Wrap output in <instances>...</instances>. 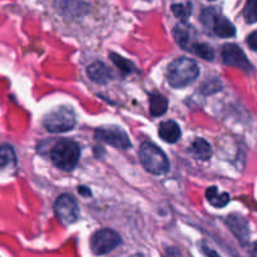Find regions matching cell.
<instances>
[{"label": "cell", "mask_w": 257, "mask_h": 257, "mask_svg": "<svg viewBox=\"0 0 257 257\" xmlns=\"http://www.w3.org/2000/svg\"><path fill=\"white\" fill-rule=\"evenodd\" d=\"M50 22L69 37H90L105 25L108 0H44Z\"/></svg>", "instance_id": "6da1fadb"}, {"label": "cell", "mask_w": 257, "mask_h": 257, "mask_svg": "<svg viewBox=\"0 0 257 257\" xmlns=\"http://www.w3.org/2000/svg\"><path fill=\"white\" fill-rule=\"evenodd\" d=\"M200 74V67L190 58L181 57L172 60L167 68V80L171 87L185 88L192 84Z\"/></svg>", "instance_id": "7a4b0ae2"}, {"label": "cell", "mask_w": 257, "mask_h": 257, "mask_svg": "<svg viewBox=\"0 0 257 257\" xmlns=\"http://www.w3.org/2000/svg\"><path fill=\"white\" fill-rule=\"evenodd\" d=\"M80 148L77 142L70 140H62L53 147L50 152V161L59 170L70 172L78 165Z\"/></svg>", "instance_id": "3957f363"}, {"label": "cell", "mask_w": 257, "mask_h": 257, "mask_svg": "<svg viewBox=\"0 0 257 257\" xmlns=\"http://www.w3.org/2000/svg\"><path fill=\"white\" fill-rule=\"evenodd\" d=\"M138 156L146 171L152 175H163L170 170V162L166 153L152 142H143Z\"/></svg>", "instance_id": "277c9868"}, {"label": "cell", "mask_w": 257, "mask_h": 257, "mask_svg": "<svg viewBox=\"0 0 257 257\" xmlns=\"http://www.w3.org/2000/svg\"><path fill=\"white\" fill-rule=\"evenodd\" d=\"M43 125L52 133H64L75 125V114L72 108L59 107L48 113L43 119Z\"/></svg>", "instance_id": "5b68a950"}, {"label": "cell", "mask_w": 257, "mask_h": 257, "mask_svg": "<svg viewBox=\"0 0 257 257\" xmlns=\"http://www.w3.org/2000/svg\"><path fill=\"white\" fill-rule=\"evenodd\" d=\"M120 242V236L115 231L110 228H102L90 237V250L94 255L102 256L118 247Z\"/></svg>", "instance_id": "8992f818"}, {"label": "cell", "mask_w": 257, "mask_h": 257, "mask_svg": "<svg viewBox=\"0 0 257 257\" xmlns=\"http://www.w3.org/2000/svg\"><path fill=\"white\" fill-rule=\"evenodd\" d=\"M54 212L58 220L63 225H72L78 220L79 216V207L73 198V196L63 193L57 198L54 203Z\"/></svg>", "instance_id": "52a82bcc"}, {"label": "cell", "mask_w": 257, "mask_h": 257, "mask_svg": "<svg viewBox=\"0 0 257 257\" xmlns=\"http://www.w3.org/2000/svg\"><path fill=\"white\" fill-rule=\"evenodd\" d=\"M94 137L97 141L108 143L113 147L120 148V150H128L132 146L127 133L120 127H115V125L98 128L94 133Z\"/></svg>", "instance_id": "ba28073f"}, {"label": "cell", "mask_w": 257, "mask_h": 257, "mask_svg": "<svg viewBox=\"0 0 257 257\" xmlns=\"http://www.w3.org/2000/svg\"><path fill=\"white\" fill-rule=\"evenodd\" d=\"M222 59L223 62H225V64L230 65V67L238 68V69H242L243 72L246 73L251 72V70L253 69L252 64H251L250 60L247 59L245 53H243L242 49L236 44L223 45Z\"/></svg>", "instance_id": "9c48e42d"}, {"label": "cell", "mask_w": 257, "mask_h": 257, "mask_svg": "<svg viewBox=\"0 0 257 257\" xmlns=\"http://www.w3.org/2000/svg\"><path fill=\"white\" fill-rule=\"evenodd\" d=\"M226 223L230 227L231 232L241 241V243H246L250 237V230H248V223L245 217L240 215H230L226 220Z\"/></svg>", "instance_id": "30bf717a"}, {"label": "cell", "mask_w": 257, "mask_h": 257, "mask_svg": "<svg viewBox=\"0 0 257 257\" xmlns=\"http://www.w3.org/2000/svg\"><path fill=\"white\" fill-rule=\"evenodd\" d=\"M87 74L90 80L98 83V84H105L113 79V72L110 70V68H108L104 63L99 62V60L93 62L87 68Z\"/></svg>", "instance_id": "8fae6325"}, {"label": "cell", "mask_w": 257, "mask_h": 257, "mask_svg": "<svg viewBox=\"0 0 257 257\" xmlns=\"http://www.w3.org/2000/svg\"><path fill=\"white\" fill-rule=\"evenodd\" d=\"M210 28L220 38H231L236 34L235 25L227 18H225L223 15H220L218 13L216 14L215 19L212 20V24H211Z\"/></svg>", "instance_id": "7c38bea8"}, {"label": "cell", "mask_w": 257, "mask_h": 257, "mask_svg": "<svg viewBox=\"0 0 257 257\" xmlns=\"http://www.w3.org/2000/svg\"><path fill=\"white\" fill-rule=\"evenodd\" d=\"M158 135L165 142L176 143L181 138V128L175 120H167L160 124Z\"/></svg>", "instance_id": "4fadbf2b"}, {"label": "cell", "mask_w": 257, "mask_h": 257, "mask_svg": "<svg viewBox=\"0 0 257 257\" xmlns=\"http://www.w3.org/2000/svg\"><path fill=\"white\" fill-rule=\"evenodd\" d=\"M173 37H175L176 42L178 43L181 48L186 50H192V47L195 43H192L190 35V28L186 24H178L173 29Z\"/></svg>", "instance_id": "5bb4252c"}, {"label": "cell", "mask_w": 257, "mask_h": 257, "mask_svg": "<svg viewBox=\"0 0 257 257\" xmlns=\"http://www.w3.org/2000/svg\"><path fill=\"white\" fill-rule=\"evenodd\" d=\"M168 100L160 93H152L150 95V110L153 117H161L167 112Z\"/></svg>", "instance_id": "9a60e30c"}, {"label": "cell", "mask_w": 257, "mask_h": 257, "mask_svg": "<svg viewBox=\"0 0 257 257\" xmlns=\"http://www.w3.org/2000/svg\"><path fill=\"white\" fill-rule=\"evenodd\" d=\"M206 198H207V201L213 207L217 208L225 207L230 202V195L226 192H220L216 186L207 188V191H206Z\"/></svg>", "instance_id": "2e32d148"}, {"label": "cell", "mask_w": 257, "mask_h": 257, "mask_svg": "<svg viewBox=\"0 0 257 257\" xmlns=\"http://www.w3.org/2000/svg\"><path fill=\"white\" fill-rule=\"evenodd\" d=\"M191 152L198 160L208 161L212 156V148L207 141H205L203 138H197L191 146Z\"/></svg>", "instance_id": "e0dca14e"}, {"label": "cell", "mask_w": 257, "mask_h": 257, "mask_svg": "<svg viewBox=\"0 0 257 257\" xmlns=\"http://www.w3.org/2000/svg\"><path fill=\"white\" fill-rule=\"evenodd\" d=\"M191 52H193L195 54H197L198 57L205 60L215 59V52H213V49L208 44H205V43H195Z\"/></svg>", "instance_id": "ac0fdd59"}, {"label": "cell", "mask_w": 257, "mask_h": 257, "mask_svg": "<svg viewBox=\"0 0 257 257\" xmlns=\"http://www.w3.org/2000/svg\"><path fill=\"white\" fill-rule=\"evenodd\" d=\"M110 59H112V62L114 63V64L117 65V68H119V70H122L124 74H130V73H132L133 70L136 69L135 64H133L131 60L124 59V58L115 54V53H110Z\"/></svg>", "instance_id": "d6986e66"}, {"label": "cell", "mask_w": 257, "mask_h": 257, "mask_svg": "<svg viewBox=\"0 0 257 257\" xmlns=\"http://www.w3.org/2000/svg\"><path fill=\"white\" fill-rule=\"evenodd\" d=\"M243 17L248 24L257 23V0H247L243 9Z\"/></svg>", "instance_id": "ffe728a7"}, {"label": "cell", "mask_w": 257, "mask_h": 257, "mask_svg": "<svg viewBox=\"0 0 257 257\" xmlns=\"http://www.w3.org/2000/svg\"><path fill=\"white\" fill-rule=\"evenodd\" d=\"M171 9H172V13L175 14L176 18L187 20L190 18L191 13H192V5H191V3H187V4H181V3H178V4H173L171 7Z\"/></svg>", "instance_id": "44dd1931"}, {"label": "cell", "mask_w": 257, "mask_h": 257, "mask_svg": "<svg viewBox=\"0 0 257 257\" xmlns=\"http://www.w3.org/2000/svg\"><path fill=\"white\" fill-rule=\"evenodd\" d=\"M15 160V153L12 146L4 145L0 147V168L5 167Z\"/></svg>", "instance_id": "7402d4cb"}, {"label": "cell", "mask_w": 257, "mask_h": 257, "mask_svg": "<svg viewBox=\"0 0 257 257\" xmlns=\"http://www.w3.org/2000/svg\"><path fill=\"white\" fill-rule=\"evenodd\" d=\"M246 42H247V45L251 48V49L256 50V52H257V30H256V32L251 33V34L248 35L247 40H246Z\"/></svg>", "instance_id": "603a6c76"}, {"label": "cell", "mask_w": 257, "mask_h": 257, "mask_svg": "<svg viewBox=\"0 0 257 257\" xmlns=\"http://www.w3.org/2000/svg\"><path fill=\"white\" fill-rule=\"evenodd\" d=\"M202 252L207 257H220V255H218L216 251H213L212 248H210L208 246H205V245H202Z\"/></svg>", "instance_id": "cb8c5ba5"}, {"label": "cell", "mask_w": 257, "mask_h": 257, "mask_svg": "<svg viewBox=\"0 0 257 257\" xmlns=\"http://www.w3.org/2000/svg\"><path fill=\"white\" fill-rule=\"evenodd\" d=\"M167 257H181V255L176 248L171 247L167 250Z\"/></svg>", "instance_id": "d4e9b609"}, {"label": "cell", "mask_w": 257, "mask_h": 257, "mask_svg": "<svg viewBox=\"0 0 257 257\" xmlns=\"http://www.w3.org/2000/svg\"><path fill=\"white\" fill-rule=\"evenodd\" d=\"M78 191H79L80 195H83V196H90V191L88 190L87 187H84V186H80V187L78 188Z\"/></svg>", "instance_id": "484cf974"}, {"label": "cell", "mask_w": 257, "mask_h": 257, "mask_svg": "<svg viewBox=\"0 0 257 257\" xmlns=\"http://www.w3.org/2000/svg\"><path fill=\"white\" fill-rule=\"evenodd\" d=\"M252 257H257V242L253 243V247H252Z\"/></svg>", "instance_id": "4316f807"}, {"label": "cell", "mask_w": 257, "mask_h": 257, "mask_svg": "<svg viewBox=\"0 0 257 257\" xmlns=\"http://www.w3.org/2000/svg\"><path fill=\"white\" fill-rule=\"evenodd\" d=\"M133 257H143L142 255H136V256H133Z\"/></svg>", "instance_id": "83f0119b"}, {"label": "cell", "mask_w": 257, "mask_h": 257, "mask_svg": "<svg viewBox=\"0 0 257 257\" xmlns=\"http://www.w3.org/2000/svg\"><path fill=\"white\" fill-rule=\"evenodd\" d=\"M208 2H215V0H208Z\"/></svg>", "instance_id": "f1b7e54d"}]
</instances>
